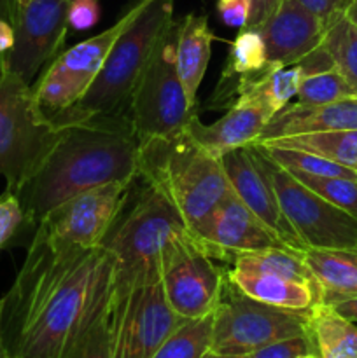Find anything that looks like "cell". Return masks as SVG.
<instances>
[{
    "mask_svg": "<svg viewBox=\"0 0 357 358\" xmlns=\"http://www.w3.org/2000/svg\"><path fill=\"white\" fill-rule=\"evenodd\" d=\"M114 255L52 243L35 229L2 303L7 358H63L70 341L114 282Z\"/></svg>",
    "mask_w": 357,
    "mask_h": 358,
    "instance_id": "1",
    "label": "cell"
},
{
    "mask_svg": "<svg viewBox=\"0 0 357 358\" xmlns=\"http://www.w3.org/2000/svg\"><path fill=\"white\" fill-rule=\"evenodd\" d=\"M140 142L126 115L63 126L34 173L18 192L28 224L37 227L66 199L108 182L139 178Z\"/></svg>",
    "mask_w": 357,
    "mask_h": 358,
    "instance_id": "2",
    "label": "cell"
},
{
    "mask_svg": "<svg viewBox=\"0 0 357 358\" xmlns=\"http://www.w3.org/2000/svg\"><path fill=\"white\" fill-rule=\"evenodd\" d=\"M139 178L177 208L189 231L231 192L220 157L184 131L140 143Z\"/></svg>",
    "mask_w": 357,
    "mask_h": 358,
    "instance_id": "3",
    "label": "cell"
},
{
    "mask_svg": "<svg viewBox=\"0 0 357 358\" xmlns=\"http://www.w3.org/2000/svg\"><path fill=\"white\" fill-rule=\"evenodd\" d=\"M175 0H146L139 16L115 41L86 94L52 119L56 128L94 117L121 115L160 42L174 24Z\"/></svg>",
    "mask_w": 357,
    "mask_h": 358,
    "instance_id": "4",
    "label": "cell"
},
{
    "mask_svg": "<svg viewBox=\"0 0 357 358\" xmlns=\"http://www.w3.org/2000/svg\"><path fill=\"white\" fill-rule=\"evenodd\" d=\"M191 240L177 208L146 184L132 208L115 220L104 245L114 255L115 282L133 285L160 280L167 259Z\"/></svg>",
    "mask_w": 357,
    "mask_h": 358,
    "instance_id": "5",
    "label": "cell"
},
{
    "mask_svg": "<svg viewBox=\"0 0 357 358\" xmlns=\"http://www.w3.org/2000/svg\"><path fill=\"white\" fill-rule=\"evenodd\" d=\"M59 131L38 110L31 84L13 72L0 55V175L7 191L20 192Z\"/></svg>",
    "mask_w": 357,
    "mask_h": 358,
    "instance_id": "6",
    "label": "cell"
},
{
    "mask_svg": "<svg viewBox=\"0 0 357 358\" xmlns=\"http://www.w3.org/2000/svg\"><path fill=\"white\" fill-rule=\"evenodd\" d=\"M128 105L130 122L140 143L177 135L198 115L175 66V21L136 80Z\"/></svg>",
    "mask_w": 357,
    "mask_h": 358,
    "instance_id": "7",
    "label": "cell"
},
{
    "mask_svg": "<svg viewBox=\"0 0 357 358\" xmlns=\"http://www.w3.org/2000/svg\"><path fill=\"white\" fill-rule=\"evenodd\" d=\"M310 311L268 306L244 296L226 280L214 311L210 350L226 355H251L270 343L307 334Z\"/></svg>",
    "mask_w": 357,
    "mask_h": 358,
    "instance_id": "8",
    "label": "cell"
},
{
    "mask_svg": "<svg viewBox=\"0 0 357 358\" xmlns=\"http://www.w3.org/2000/svg\"><path fill=\"white\" fill-rule=\"evenodd\" d=\"M254 147L280 210L304 248H357L356 217L322 199Z\"/></svg>",
    "mask_w": 357,
    "mask_h": 358,
    "instance_id": "9",
    "label": "cell"
},
{
    "mask_svg": "<svg viewBox=\"0 0 357 358\" xmlns=\"http://www.w3.org/2000/svg\"><path fill=\"white\" fill-rule=\"evenodd\" d=\"M132 185L133 182H108L80 192L56 206L35 229L52 243L100 247L122 213Z\"/></svg>",
    "mask_w": 357,
    "mask_h": 358,
    "instance_id": "10",
    "label": "cell"
},
{
    "mask_svg": "<svg viewBox=\"0 0 357 358\" xmlns=\"http://www.w3.org/2000/svg\"><path fill=\"white\" fill-rule=\"evenodd\" d=\"M70 0H10L14 45L6 62L24 83L31 84L46 63L56 58L69 30Z\"/></svg>",
    "mask_w": 357,
    "mask_h": 358,
    "instance_id": "11",
    "label": "cell"
},
{
    "mask_svg": "<svg viewBox=\"0 0 357 358\" xmlns=\"http://www.w3.org/2000/svg\"><path fill=\"white\" fill-rule=\"evenodd\" d=\"M118 285L121 289V317L114 358H153L168 336L188 320L168 306L161 280Z\"/></svg>",
    "mask_w": 357,
    "mask_h": 358,
    "instance_id": "12",
    "label": "cell"
},
{
    "mask_svg": "<svg viewBox=\"0 0 357 358\" xmlns=\"http://www.w3.org/2000/svg\"><path fill=\"white\" fill-rule=\"evenodd\" d=\"M160 280L168 306L184 320H196L216 311L227 275L191 240L167 259Z\"/></svg>",
    "mask_w": 357,
    "mask_h": 358,
    "instance_id": "13",
    "label": "cell"
},
{
    "mask_svg": "<svg viewBox=\"0 0 357 358\" xmlns=\"http://www.w3.org/2000/svg\"><path fill=\"white\" fill-rule=\"evenodd\" d=\"M191 236L214 261L233 262L241 254L286 247L233 191L191 231Z\"/></svg>",
    "mask_w": 357,
    "mask_h": 358,
    "instance_id": "14",
    "label": "cell"
},
{
    "mask_svg": "<svg viewBox=\"0 0 357 358\" xmlns=\"http://www.w3.org/2000/svg\"><path fill=\"white\" fill-rule=\"evenodd\" d=\"M224 171L231 191L237 198L282 241L290 250L304 252L307 248L301 245L293 227L284 217L280 210L275 191L259 163L258 150L254 145L238 147L220 156Z\"/></svg>",
    "mask_w": 357,
    "mask_h": 358,
    "instance_id": "15",
    "label": "cell"
},
{
    "mask_svg": "<svg viewBox=\"0 0 357 358\" xmlns=\"http://www.w3.org/2000/svg\"><path fill=\"white\" fill-rule=\"evenodd\" d=\"M275 115L262 94L255 87L244 91L227 108L226 114L214 124H202L198 115L188 122L182 131L196 143L220 157L238 147H247L261 138L262 129Z\"/></svg>",
    "mask_w": 357,
    "mask_h": 358,
    "instance_id": "16",
    "label": "cell"
},
{
    "mask_svg": "<svg viewBox=\"0 0 357 358\" xmlns=\"http://www.w3.org/2000/svg\"><path fill=\"white\" fill-rule=\"evenodd\" d=\"M272 63L293 66L321 48L326 27L296 0H282L275 13L258 28Z\"/></svg>",
    "mask_w": 357,
    "mask_h": 358,
    "instance_id": "17",
    "label": "cell"
},
{
    "mask_svg": "<svg viewBox=\"0 0 357 358\" xmlns=\"http://www.w3.org/2000/svg\"><path fill=\"white\" fill-rule=\"evenodd\" d=\"M343 129H357V96L318 107H307L300 103L286 105L270 119L266 128L262 129L261 138L255 143L301 133Z\"/></svg>",
    "mask_w": 357,
    "mask_h": 358,
    "instance_id": "18",
    "label": "cell"
},
{
    "mask_svg": "<svg viewBox=\"0 0 357 358\" xmlns=\"http://www.w3.org/2000/svg\"><path fill=\"white\" fill-rule=\"evenodd\" d=\"M121 317V289L112 282L70 341L63 358H114Z\"/></svg>",
    "mask_w": 357,
    "mask_h": 358,
    "instance_id": "19",
    "label": "cell"
},
{
    "mask_svg": "<svg viewBox=\"0 0 357 358\" xmlns=\"http://www.w3.org/2000/svg\"><path fill=\"white\" fill-rule=\"evenodd\" d=\"M227 280L244 296L282 310L310 311L315 304L321 303V292L317 285L294 282L279 275L240 271L231 268L227 271Z\"/></svg>",
    "mask_w": 357,
    "mask_h": 358,
    "instance_id": "20",
    "label": "cell"
},
{
    "mask_svg": "<svg viewBox=\"0 0 357 358\" xmlns=\"http://www.w3.org/2000/svg\"><path fill=\"white\" fill-rule=\"evenodd\" d=\"M214 38L206 16L188 14L175 23V66L192 103L209 66Z\"/></svg>",
    "mask_w": 357,
    "mask_h": 358,
    "instance_id": "21",
    "label": "cell"
},
{
    "mask_svg": "<svg viewBox=\"0 0 357 358\" xmlns=\"http://www.w3.org/2000/svg\"><path fill=\"white\" fill-rule=\"evenodd\" d=\"M303 261L321 292L322 304L357 296V248H307Z\"/></svg>",
    "mask_w": 357,
    "mask_h": 358,
    "instance_id": "22",
    "label": "cell"
},
{
    "mask_svg": "<svg viewBox=\"0 0 357 358\" xmlns=\"http://www.w3.org/2000/svg\"><path fill=\"white\" fill-rule=\"evenodd\" d=\"M144 3H146V0H135L133 6L112 27L100 31L94 37L86 38V41L66 49L65 52L58 55L49 63V69L58 70V72L76 73V76H80L90 80V83H93L94 76L102 69L105 58L108 56L111 49L114 48L115 41L132 24V21L139 16Z\"/></svg>",
    "mask_w": 357,
    "mask_h": 358,
    "instance_id": "23",
    "label": "cell"
},
{
    "mask_svg": "<svg viewBox=\"0 0 357 358\" xmlns=\"http://www.w3.org/2000/svg\"><path fill=\"white\" fill-rule=\"evenodd\" d=\"M272 65L266 56V45L259 30L244 28L231 42L230 55H227L226 65L220 73L219 84L214 91L212 103L217 107L227 105L231 107L234 101V84L240 77L255 73L259 70Z\"/></svg>",
    "mask_w": 357,
    "mask_h": 358,
    "instance_id": "24",
    "label": "cell"
},
{
    "mask_svg": "<svg viewBox=\"0 0 357 358\" xmlns=\"http://www.w3.org/2000/svg\"><path fill=\"white\" fill-rule=\"evenodd\" d=\"M308 334L318 358H357V325L329 304H315L308 317Z\"/></svg>",
    "mask_w": 357,
    "mask_h": 358,
    "instance_id": "25",
    "label": "cell"
},
{
    "mask_svg": "<svg viewBox=\"0 0 357 358\" xmlns=\"http://www.w3.org/2000/svg\"><path fill=\"white\" fill-rule=\"evenodd\" d=\"M259 145L301 150V152L324 157V159L357 171V129L301 133V135L282 136V138L268 140V142H259Z\"/></svg>",
    "mask_w": 357,
    "mask_h": 358,
    "instance_id": "26",
    "label": "cell"
},
{
    "mask_svg": "<svg viewBox=\"0 0 357 358\" xmlns=\"http://www.w3.org/2000/svg\"><path fill=\"white\" fill-rule=\"evenodd\" d=\"M91 83L84 77L69 72L46 69L41 79L31 84V93L38 110L52 122V119L72 108L86 94Z\"/></svg>",
    "mask_w": 357,
    "mask_h": 358,
    "instance_id": "27",
    "label": "cell"
},
{
    "mask_svg": "<svg viewBox=\"0 0 357 358\" xmlns=\"http://www.w3.org/2000/svg\"><path fill=\"white\" fill-rule=\"evenodd\" d=\"M231 266L234 269H240V271L270 273V275H279L284 276V278L294 280V282L317 285L310 269L304 264L303 252L290 250V248L286 247H275L268 248V250L241 254L231 262Z\"/></svg>",
    "mask_w": 357,
    "mask_h": 358,
    "instance_id": "28",
    "label": "cell"
},
{
    "mask_svg": "<svg viewBox=\"0 0 357 358\" xmlns=\"http://www.w3.org/2000/svg\"><path fill=\"white\" fill-rule=\"evenodd\" d=\"M322 48L335 69L357 91V27L345 14L329 24L322 38Z\"/></svg>",
    "mask_w": 357,
    "mask_h": 358,
    "instance_id": "29",
    "label": "cell"
},
{
    "mask_svg": "<svg viewBox=\"0 0 357 358\" xmlns=\"http://www.w3.org/2000/svg\"><path fill=\"white\" fill-rule=\"evenodd\" d=\"M214 313L188 320L175 329L153 358H202L212 343Z\"/></svg>",
    "mask_w": 357,
    "mask_h": 358,
    "instance_id": "30",
    "label": "cell"
},
{
    "mask_svg": "<svg viewBox=\"0 0 357 358\" xmlns=\"http://www.w3.org/2000/svg\"><path fill=\"white\" fill-rule=\"evenodd\" d=\"M258 145L273 163L279 164L286 171L293 175H310V177H343V178H357V171L350 168L336 164L324 157L314 156V154L301 152V150L282 149V147L272 145Z\"/></svg>",
    "mask_w": 357,
    "mask_h": 358,
    "instance_id": "31",
    "label": "cell"
},
{
    "mask_svg": "<svg viewBox=\"0 0 357 358\" xmlns=\"http://www.w3.org/2000/svg\"><path fill=\"white\" fill-rule=\"evenodd\" d=\"M356 96L357 91L354 90L352 84L335 66H331V69L303 77L300 90H298L296 103L318 107V105L335 103V101Z\"/></svg>",
    "mask_w": 357,
    "mask_h": 358,
    "instance_id": "32",
    "label": "cell"
},
{
    "mask_svg": "<svg viewBox=\"0 0 357 358\" xmlns=\"http://www.w3.org/2000/svg\"><path fill=\"white\" fill-rule=\"evenodd\" d=\"M294 177L322 199L357 219V178L310 177V175H294Z\"/></svg>",
    "mask_w": 357,
    "mask_h": 358,
    "instance_id": "33",
    "label": "cell"
},
{
    "mask_svg": "<svg viewBox=\"0 0 357 358\" xmlns=\"http://www.w3.org/2000/svg\"><path fill=\"white\" fill-rule=\"evenodd\" d=\"M303 77L304 72L300 65L279 66L254 87L262 94L266 103L276 114L280 108L289 105L290 100L298 96V90H300Z\"/></svg>",
    "mask_w": 357,
    "mask_h": 358,
    "instance_id": "34",
    "label": "cell"
},
{
    "mask_svg": "<svg viewBox=\"0 0 357 358\" xmlns=\"http://www.w3.org/2000/svg\"><path fill=\"white\" fill-rule=\"evenodd\" d=\"M30 226L20 198L7 191L0 196V250L6 248L23 227Z\"/></svg>",
    "mask_w": 357,
    "mask_h": 358,
    "instance_id": "35",
    "label": "cell"
},
{
    "mask_svg": "<svg viewBox=\"0 0 357 358\" xmlns=\"http://www.w3.org/2000/svg\"><path fill=\"white\" fill-rule=\"evenodd\" d=\"M304 355H315V346L310 334L293 336V338L280 339V341L270 343L262 348L252 352L251 358H301Z\"/></svg>",
    "mask_w": 357,
    "mask_h": 358,
    "instance_id": "36",
    "label": "cell"
},
{
    "mask_svg": "<svg viewBox=\"0 0 357 358\" xmlns=\"http://www.w3.org/2000/svg\"><path fill=\"white\" fill-rule=\"evenodd\" d=\"M100 20V3L98 0H70L69 14V28L76 31L90 30L91 27Z\"/></svg>",
    "mask_w": 357,
    "mask_h": 358,
    "instance_id": "37",
    "label": "cell"
},
{
    "mask_svg": "<svg viewBox=\"0 0 357 358\" xmlns=\"http://www.w3.org/2000/svg\"><path fill=\"white\" fill-rule=\"evenodd\" d=\"M216 9L226 27L244 30L251 16V0H217Z\"/></svg>",
    "mask_w": 357,
    "mask_h": 358,
    "instance_id": "38",
    "label": "cell"
},
{
    "mask_svg": "<svg viewBox=\"0 0 357 358\" xmlns=\"http://www.w3.org/2000/svg\"><path fill=\"white\" fill-rule=\"evenodd\" d=\"M296 2L310 10L312 14H315L328 30L329 24H332L340 16L345 14L346 7L352 0H296Z\"/></svg>",
    "mask_w": 357,
    "mask_h": 358,
    "instance_id": "39",
    "label": "cell"
},
{
    "mask_svg": "<svg viewBox=\"0 0 357 358\" xmlns=\"http://www.w3.org/2000/svg\"><path fill=\"white\" fill-rule=\"evenodd\" d=\"M280 2L282 0H251V16H248V23L245 28H252V30L261 28L265 21L275 13Z\"/></svg>",
    "mask_w": 357,
    "mask_h": 358,
    "instance_id": "40",
    "label": "cell"
},
{
    "mask_svg": "<svg viewBox=\"0 0 357 358\" xmlns=\"http://www.w3.org/2000/svg\"><path fill=\"white\" fill-rule=\"evenodd\" d=\"M14 45V30L13 24L7 20L0 17V55L10 51Z\"/></svg>",
    "mask_w": 357,
    "mask_h": 358,
    "instance_id": "41",
    "label": "cell"
},
{
    "mask_svg": "<svg viewBox=\"0 0 357 358\" xmlns=\"http://www.w3.org/2000/svg\"><path fill=\"white\" fill-rule=\"evenodd\" d=\"M332 308H335L340 315H343L345 318H349V320L356 322L357 324V296L352 297V299H346V301H342V303L332 304Z\"/></svg>",
    "mask_w": 357,
    "mask_h": 358,
    "instance_id": "42",
    "label": "cell"
},
{
    "mask_svg": "<svg viewBox=\"0 0 357 358\" xmlns=\"http://www.w3.org/2000/svg\"><path fill=\"white\" fill-rule=\"evenodd\" d=\"M345 16L357 27V0H352V2L349 3V7H346L345 10Z\"/></svg>",
    "mask_w": 357,
    "mask_h": 358,
    "instance_id": "43",
    "label": "cell"
},
{
    "mask_svg": "<svg viewBox=\"0 0 357 358\" xmlns=\"http://www.w3.org/2000/svg\"><path fill=\"white\" fill-rule=\"evenodd\" d=\"M0 17L10 20V0H0Z\"/></svg>",
    "mask_w": 357,
    "mask_h": 358,
    "instance_id": "44",
    "label": "cell"
},
{
    "mask_svg": "<svg viewBox=\"0 0 357 358\" xmlns=\"http://www.w3.org/2000/svg\"><path fill=\"white\" fill-rule=\"evenodd\" d=\"M202 358H251L248 355H226V353H216L212 350L205 353Z\"/></svg>",
    "mask_w": 357,
    "mask_h": 358,
    "instance_id": "45",
    "label": "cell"
},
{
    "mask_svg": "<svg viewBox=\"0 0 357 358\" xmlns=\"http://www.w3.org/2000/svg\"><path fill=\"white\" fill-rule=\"evenodd\" d=\"M0 315H2V303H0ZM0 358H7L6 345H4V336H2V318H0Z\"/></svg>",
    "mask_w": 357,
    "mask_h": 358,
    "instance_id": "46",
    "label": "cell"
},
{
    "mask_svg": "<svg viewBox=\"0 0 357 358\" xmlns=\"http://www.w3.org/2000/svg\"><path fill=\"white\" fill-rule=\"evenodd\" d=\"M301 358H318L317 355H304V357H301Z\"/></svg>",
    "mask_w": 357,
    "mask_h": 358,
    "instance_id": "47",
    "label": "cell"
}]
</instances>
